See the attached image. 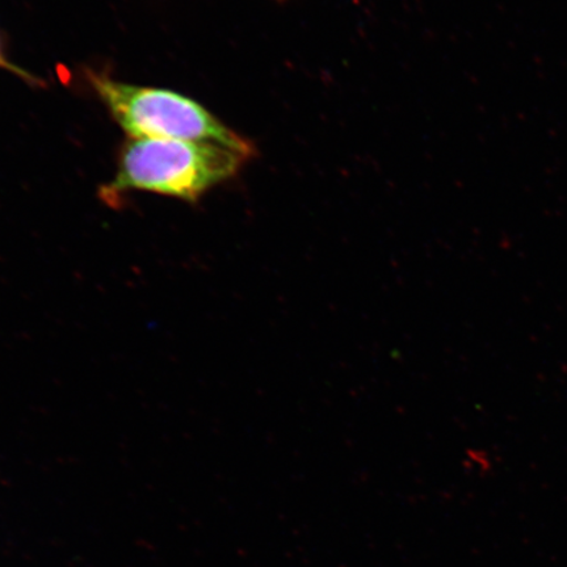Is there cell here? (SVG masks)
I'll return each instance as SVG.
<instances>
[{
    "mask_svg": "<svg viewBox=\"0 0 567 567\" xmlns=\"http://www.w3.org/2000/svg\"><path fill=\"white\" fill-rule=\"evenodd\" d=\"M246 155L212 142L133 140L124 147L115 181L103 189L105 200L127 190H148L196 202L238 172Z\"/></svg>",
    "mask_w": 567,
    "mask_h": 567,
    "instance_id": "6da1fadb",
    "label": "cell"
},
{
    "mask_svg": "<svg viewBox=\"0 0 567 567\" xmlns=\"http://www.w3.org/2000/svg\"><path fill=\"white\" fill-rule=\"evenodd\" d=\"M91 86L117 124L133 140L212 142L250 157L251 146L210 115L203 105L176 92L131 86L91 73Z\"/></svg>",
    "mask_w": 567,
    "mask_h": 567,
    "instance_id": "7a4b0ae2",
    "label": "cell"
},
{
    "mask_svg": "<svg viewBox=\"0 0 567 567\" xmlns=\"http://www.w3.org/2000/svg\"><path fill=\"white\" fill-rule=\"evenodd\" d=\"M0 68L16 71V73H18V74H20V73L23 74V71H21L17 66H13L12 63L6 59V55H4L3 49H2V44H0ZM23 75L25 78L28 76L25 74H23Z\"/></svg>",
    "mask_w": 567,
    "mask_h": 567,
    "instance_id": "3957f363",
    "label": "cell"
}]
</instances>
